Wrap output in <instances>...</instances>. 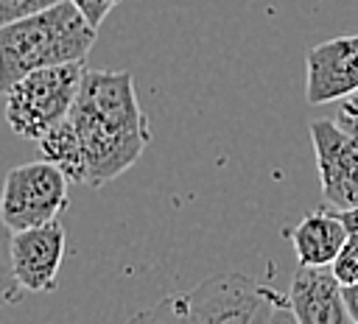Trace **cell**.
<instances>
[{
    "instance_id": "6da1fadb",
    "label": "cell",
    "mask_w": 358,
    "mask_h": 324,
    "mask_svg": "<svg viewBox=\"0 0 358 324\" xmlns=\"http://www.w3.org/2000/svg\"><path fill=\"white\" fill-rule=\"evenodd\" d=\"M67 117L84 154V184L95 190L126 173L151 142L129 70H87Z\"/></svg>"
},
{
    "instance_id": "7a4b0ae2",
    "label": "cell",
    "mask_w": 358,
    "mask_h": 324,
    "mask_svg": "<svg viewBox=\"0 0 358 324\" xmlns=\"http://www.w3.org/2000/svg\"><path fill=\"white\" fill-rule=\"evenodd\" d=\"M98 39V28L70 3L62 0L39 14L0 28V92L6 95L22 75L84 61Z\"/></svg>"
},
{
    "instance_id": "3957f363",
    "label": "cell",
    "mask_w": 358,
    "mask_h": 324,
    "mask_svg": "<svg viewBox=\"0 0 358 324\" xmlns=\"http://www.w3.org/2000/svg\"><path fill=\"white\" fill-rule=\"evenodd\" d=\"M84 73V61H70L22 75L6 92V120L11 131L22 140L39 142L56 123L70 115Z\"/></svg>"
},
{
    "instance_id": "277c9868",
    "label": "cell",
    "mask_w": 358,
    "mask_h": 324,
    "mask_svg": "<svg viewBox=\"0 0 358 324\" xmlns=\"http://www.w3.org/2000/svg\"><path fill=\"white\" fill-rule=\"evenodd\" d=\"M67 182L70 179L48 159L11 168L0 187V218L14 232L56 221L70 201Z\"/></svg>"
},
{
    "instance_id": "5b68a950",
    "label": "cell",
    "mask_w": 358,
    "mask_h": 324,
    "mask_svg": "<svg viewBox=\"0 0 358 324\" xmlns=\"http://www.w3.org/2000/svg\"><path fill=\"white\" fill-rule=\"evenodd\" d=\"M274 288L246 274H218L185 290L187 324H266Z\"/></svg>"
},
{
    "instance_id": "8992f818",
    "label": "cell",
    "mask_w": 358,
    "mask_h": 324,
    "mask_svg": "<svg viewBox=\"0 0 358 324\" xmlns=\"http://www.w3.org/2000/svg\"><path fill=\"white\" fill-rule=\"evenodd\" d=\"M316 173L327 204L344 209L358 207V140L336 120H310Z\"/></svg>"
},
{
    "instance_id": "52a82bcc",
    "label": "cell",
    "mask_w": 358,
    "mask_h": 324,
    "mask_svg": "<svg viewBox=\"0 0 358 324\" xmlns=\"http://www.w3.org/2000/svg\"><path fill=\"white\" fill-rule=\"evenodd\" d=\"M67 229L62 221H48L42 226L20 229L11 237V257L17 279L31 293H50L59 285V268L64 260Z\"/></svg>"
},
{
    "instance_id": "ba28073f",
    "label": "cell",
    "mask_w": 358,
    "mask_h": 324,
    "mask_svg": "<svg viewBox=\"0 0 358 324\" xmlns=\"http://www.w3.org/2000/svg\"><path fill=\"white\" fill-rule=\"evenodd\" d=\"M358 92V34L313 45L305 59L308 103L344 101Z\"/></svg>"
},
{
    "instance_id": "9c48e42d",
    "label": "cell",
    "mask_w": 358,
    "mask_h": 324,
    "mask_svg": "<svg viewBox=\"0 0 358 324\" xmlns=\"http://www.w3.org/2000/svg\"><path fill=\"white\" fill-rule=\"evenodd\" d=\"M288 304L299 324H355L344 299V285L327 265H299L291 277Z\"/></svg>"
},
{
    "instance_id": "30bf717a",
    "label": "cell",
    "mask_w": 358,
    "mask_h": 324,
    "mask_svg": "<svg viewBox=\"0 0 358 324\" xmlns=\"http://www.w3.org/2000/svg\"><path fill=\"white\" fill-rule=\"evenodd\" d=\"M347 237L350 232L344 226V218L324 209L308 212L291 232V243L299 265H316V268L333 265Z\"/></svg>"
},
{
    "instance_id": "8fae6325",
    "label": "cell",
    "mask_w": 358,
    "mask_h": 324,
    "mask_svg": "<svg viewBox=\"0 0 358 324\" xmlns=\"http://www.w3.org/2000/svg\"><path fill=\"white\" fill-rule=\"evenodd\" d=\"M42 159L53 162L70 182L84 184V154H81V142L78 134L70 123V117H64L62 123H56L39 142H36Z\"/></svg>"
},
{
    "instance_id": "7c38bea8",
    "label": "cell",
    "mask_w": 358,
    "mask_h": 324,
    "mask_svg": "<svg viewBox=\"0 0 358 324\" xmlns=\"http://www.w3.org/2000/svg\"><path fill=\"white\" fill-rule=\"evenodd\" d=\"M11 237H14V229L0 218V307H11L20 302L22 296V285L17 279V271H14V257H11Z\"/></svg>"
},
{
    "instance_id": "4fadbf2b",
    "label": "cell",
    "mask_w": 358,
    "mask_h": 324,
    "mask_svg": "<svg viewBox=\"0 0 358 324\" xmlns=\"http://www.w3.org/2000/svg\"><path fill=\"white\" fill-rule=\"evenodd\" d=\"M126 324H187V304H185V293H173L165 296L162 302L134 313Z\"/></svg>"
},
{
    "instance_id": "5bb4252c",
    "label": "cell",
    "mask_w": 358,
    "mask_h": 324,
    "mask_svg": "<svg viewBox=\"0 0 358 324\" xmlns=\"http://www.w3.org/2000/svg\"><path fill=\"white\" fill-rule=\"evenodd\" d=\"M330 271L336 274V279L341 285H352L358 282V235H350L341 246V251L336 254Z\"/></svg>"
},
{
    "instance_id": "9a60e30c",
    "label": "cell",
    "mask_w": 358,
    "mask_h": 324,
    "mask_svg": "<svg viewBox=\"0 0 358 324\" xmlns=\"http://www.w3.org/2000/svg\"><path fill=\"white\" fill-rule=\"evenodd\" d=\"M56 3H62V0H0V28L11 25L17 20H25L31 14H39Z\"/></svg>"
},
{
    "instance_id": "2e32d148",
    "label": "cell",
    "mask_w": 358,
    "mask_h": 324,
    "mask_svg": "<svg viewBox=\"0 0 358 324\" xmlns=\"http://www.w3.org/2000/svg\"><path fill=\"white\" fill-rule=\"evenodd\" d=\"M347 134H352L355 140H358V92H352V95H347L341 103H338V109H336V117H333Z\"/></svg>"
},
{
    "instance_id": "e0dca14e",
    "label": "cell",
    "mask_w": 358,
    "mask_h": 324,
    "mask_svg": "<svg viewBox=\"0 0 358 324\" xmlns=\"http://www.w3.org/2000/svg\"><path fill=\"white\" fill-rule=\"evenodd\" d=\"M95 28H101V22L106 20V14L120 3V0H70Z\"/></svg>"
},
{
    "instance_id": "ac0fdd59",
    "label": "cell",
    "mask_w": 358,
    "mask_h": 324,
    "mask_svg": "<svg viewBox=\"0 0 358 324\" xmlns=\"http://www.w3.org/2000/svg\"><path fill=\"white\" fill-rule=\"evenodd\" d=\"M266 324H299L296 313H294L291 304H288V296L274 293V302H271V310H268Z\"/></svg>"
},
{
    "instance_id": "d6986e66",
    "label": "cell",
    "mask_w": 358,
    "mask_h": 324,
    "mask_svg": "<svg viewBox=\"0 0 358 324\" xmlns=\"http://www.w3.org/2000/svg\"><path fill=\"white\" fill-rule=\"evenodd\" d=\"M344 299H347V307H350V313H352V318L358 324V282L344 285Z\"/></svg>"
},
{
    "instance_id": "ffe728a7",
    "label": "cell",
    "mask_w": 358,
    "mask_h": 324,
    "mask_svg": "<svg viewBox=\"0 0 358 324\" xmlns=\"http://www.w3.org/2000/svg\"><path fill=\"white\" fill-rule=\"evenodd\" d=\"M341 218H344L347 232H350V235H358V207H355V209H344Z\"/></svg>"
}]
</instances>
